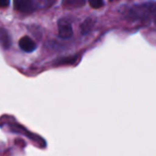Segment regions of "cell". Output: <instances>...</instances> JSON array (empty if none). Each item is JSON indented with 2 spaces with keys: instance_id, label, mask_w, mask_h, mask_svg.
<instances>
[{
  "instance_id": "7a4b0ae2",
  "label": "cell",
  "mask_w": 156,
  "mask_h": 156,
  "mask_svg": "<svg viewBox=\"0 0 156 156\" xmlns=\"http://www.w3.org/2000/svg\"><path fill=\"white\" fill-rule=\"evenodd\" d=\"M13 1L15 9L23 13H30L35 9L34 0H13Z\"/></svg>"
},
{
  "instance_id": "9c48e42d",
  "label": "cell",
  "mask_w": 156,
  "mask_h": 156,
  "mask_svg": "<svg viewBox=\"0 0 156 156\" xmlns=\"http://www.w3.org/2000/svg\"><path fill=\"white\" fill-rule=\"evenodd\" d=\"M89 5L93 9H100L104 5V0H89Z\"/></svg>"
},
{
  "instance_id": "277c9868",
  "label": "cell",
  "mask_w": 156,
  "mask_h": 156,
  "mask_svg": "<svg viewBox=\"0 0 156 156\" xmlns=\"http://www.w3.org/2000/svg\"><path fill=\"white\" fill-rule=\"evenodd\" d=\"M20 47L24 51L31 52L35 49V43L29 37H24L20 40Z\"/></svg>"
},
{
  "instance_id": "3957f363",
  "label": "cell",
  "mask_w": 156,
  "mask_h": 156,
  "mask_svg": "<svg viewBox=\"0 0 156 156\" xmlns=\"http://www.w3.org/2000/svg\"><path fill=\"white\" fill-rule=\"evenodd\" d=\"M59 35L63 39H69L73 35V29L69 23L62 22L59 23Z\"/></svg>"
},
{
  "instance_id": "5b68a950",
  "label": "cell",
  "mask_w": 156,
  "mask_h": 156,
  "mask_svg": "<svg viewBox=\"0 0 156 156\" xmlns=\"http://www.w3.org/2000/svg\"><path fill=\"white\" fill-rule=\"evenodd\" d=\"M86 0H63V7L65 9H77L83 7Z\"/></svg>"
},
{
  "instance_id": "30bf717a",
  "label": "cell",
  "mask_w": 156,
  "mask_h": 156,
  "mask_svg": "<svg viewBox=\"0 0 156 156\" xmlns=\"http://www.w3.org/2000/svg\"><path fill=\"white\" fill-rule=\"evenodd\" d=\"M10 5V0H0V8H7Z\"/></svg>"
},
{
  "instance_id": "6da1fadb",
  "label": "cell",
  "mask_w": 156,
  "mask_h": 156,
  "mask_svg": "<svg viewBox=\"0 0 156 156\" xmlns=\"http://www.w3.org/2000/svg\"><path fill=\"white\" fill-rule=\"evenodd\" d=\"M156 10V3L150 2V3H144V5H137L134 7L130 11V15L134 17H145L149 14L153 13Z\"/></svg>"
},
{
  "instance_id": "52a82bcc",
  "label": "cell",
  "mask_w": 156,
  "mask_h": 156,
  "mask_svg": "<svg viewBox=\"0 0 156 156\" xmlns=\"http://www.w3.org/2000/svg\"><path fill=\"white\" fill-rule=\"evenodd\" d=\"M93 25H94V20H92V18H88V20H86L85 22H83V24L81 25V32H83V34L88 33L92 29Z\"/></svg>"
},
{
  "instance_id": "8992f818",
  "label": "cell",
  "mask_w": 156,
  "mask_h": 156,
  "mask_svg": "<svg viewBox=\"0 0 156 156\" xmlns=\"http://www.w3.org/2000/svg\"><path fill=\"white\" fill-rule=\"evenodd\" d=\"M0 44L3 46L5 48H8L11 45V41H10V37L8 32L5 29L0 28Z\"/></svg>"
},
{
  "instance_id": "ba28073f",
  "label": "cell",
  "mask_w": 156,
  "mask_h": 156,
  "mask_svg": "<svg viewBox=\"0 0 156 156\" xmlns=\"http://www.w3.org/2000/svg\"><path fill=\"white\" fill-rule=\"evenodd\" d=\"M56 2V0H34V5L41 8H48Z\"/></svg>"
}]
</instances>
